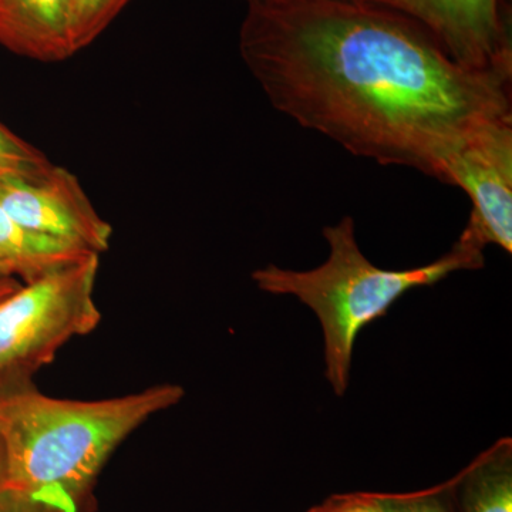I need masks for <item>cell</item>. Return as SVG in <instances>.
<instances>
[{"label": "cell", "mask_w": 512, "mask_h": 512, "mask_svg": "<svg viewBox=\"0 0 512 512\" xmlns=\"http://www.w3.org/2000/svg\"><path fill=\"white\" fill-rule=\"evenodd\" d=\"M239 50L276 110L440 183L481 127L512 119V72L461 66L419 23L366 0L248 5Z\"/></svg>", "instance_id": "cell-1"}, {"label": "cell", "mask_w": 512, "mask_h": 512, "mask_svg": "<svg viewBox=\"0 0 512 512\" xmlns=\"http://www.w3.org/2000/svg\"><path fill=\"white\" fill-rule=\"evenodd\" d=\"M184 396L171 383L100 400L57 399L33 382L0 389L6 487L46 512H96L94 491L114 451Z\"/></svg>", "instance_id": "cell-2"}, {"label": "cell", "mask_w": 512, "mask_h": 512, "mask_svg": "<svg viewBox=\"0 0 512 512\" xmlns=\"http://www.w3.org/2000/svg\"><path fill=\"white\" fill-rule=\"evenodd\" d=\"M329 256L309 271L268 265L252 279L261 291L293 296L319 320L323 335L325 377L333 393L349 389L353 350L360 332L383 318L393 303L412 289L439 284L458 271H477L485 264V245L467 227L447 254L429 265L412 269H383L366 258L357 244L355 221L343 217L323 228Z\"/></svg>", "instance_id": "cell-3"}, {"label": "cell", "mask_w": 512, "mask_h": 512, "mask_svg": "<svg viewBox=\"0 0 512 512\" xmlns=\"http://www.w3.org/2000/svg\"><path fill=\"white\" fill-rule=\"evenodd\" d=\"M97 275L99 255L0 299V389L33 382L70 340L96 330Z\"/></svg>", "instance_id": "cell-4"}, {"label": "cell", "mask_w": 512, "mask_h": 512, "mask_svg": "<svg viewBox=\"0 0 512 512\" xmlns=\"http://www.w3.org/2000/svg\"><path fill=\"white\" fill-rule=\"evenodd\" d=\"M0 208L13 220L100 255L113 227L96 211L79 180L52 164L42 173L0 175Z\"/></svg>", "instance_id": "cell-5"}, {"label": "cell", "mask_w": 512, "mask_h": 512, "mask_svg": "<svg viewBox=\"0 0 512 512\" xmlns=\"http://www.w3.org/2000/svg\"><path fill=\"white\" fill-rule=\"evenodd\" d=\"M419 23L454 62L483 72H512L505 0H366Z\"/></svg>", "instance_id": "cell-6"}, {"label": "cell", "mask_w": 512, "mask_h": 512, "mask_svg": "<svg viewBox=\"0 0 512 512\" xmlns=\"http://www.w3.org/2000/svg\"><path fill=\"white\" fill-rule=\"evenodd\" d=\"M444 184L470 197L471 229L487 245L512 252V119L481 127L447 165Z\"/></svg>", "instance_id": "cell-7"}, {"label": "cell", "mask_w": 512, "mask_h": 512, "mask_svg": "<svg viewBox=\"0 0 512 512\" xmlns=\"http://www.w3.org/2000/svg\"><path fill=\"white\" fill-rule=\"evenodd\" d=\"M73 0H0V46L39 62L73 56Z\"/></svg>", "instance_id": "cell-8"}, {"label": "cell", "mask_w": 512, "mask_h": 512, "mask_svg": "<svg viewBox=\"0 0 512 512\" xmlns=\"http://www.w3.org/2000/svg\"><path fill=\"white\" fill-rule=\"evenodd\" d=\"M96 255L72 242L25 227L0 208V265L23 285Z\"/></svg>", "instance_id": "cell-9"}, {"label": "cell", "mask_w": 512, "mask_h": 512, "mask_svg": "<svg viewBox=\"0 0 512 512\" xmlns=\"http://www.w3.org/2000/svg\"><path fill=\"white\" fill-rule=\"evenodd\" d=\"M453 481L457 512H512V440L495 441Z\"/></svg>", "instance_id": "cell-10"}, {"label": "cell", "mask_w": 512, "mask_h": 512, "mask_svg": "<svg viewBox=\"0 0 512 512\" xmlns=\"http://www.w3.org/2000/svg\"><path fill=\"white\" fill-rule=\"evenodd\" d=\"M312 512H457L453 478L413 493H348L329 497Z\"/></svg>", "instance_id": "cell-11"}, {"label": "cell", "mask_w": 512, "mask_h": 512, "mask_svg": "<svg viewBox=\"0 0 512 512\" xmlns=\"http://www.w3.org/2000/svg\"><path fill=\"white\" fill-rule=\"evenodd\" d=\"M130 0H73L72 49L74 55L93 43Z\"/></svg>", "instance_id": "cell-12"}, {"label": "cell", "mask_w": 512, "mask_h": 512, "mask_svg": "<svg viewBox=\"0 0 512 512\" xmlns=\"http://www.w3.org/2000/svg\"><path fill=\"white\" fill-rule=\"evenodd\" d=\"M50 164L37 148L0 123V173L33 175L46 170Z\"/></svg>", "instance_id": "cell-13"}, {"label": "cell", "mask_w": 512, "mask_h": 512, "mask_svg": "<svg viewBox=\"0 0 512 512\" xmlns=\"http://www.w3.org/2000/svg\"><path fill=\"white\" fill-rule=\"evenodd\" d=\"M0 512H46L25 494L5 487L0 491Z\"/></svg>", "instance_id": "cell-14"}, {"label": "cell", "mask_w": 512, "mask_h": 512, "mask_svg": "<svg viewBox=\"0 0 512 512\" xmlns=\"http://www.w3.org/2000/svg\"><path fill=\"white\" fill-rule=\"evenodd\" d=\"M22 285V282L13 278V276L0 274V299L6 298L10 293L18 291Z\"/></svg>", "instance_id": "cell-15"}, {"label": "cell", "mask_w": 512, "mask_h": 512, "mask_svg": "<svg viewBox=\"0 0 512 512\" xmlns=\"http://www.w3.org/2000/svg\"><path fill=\"white\" fill-rule=\"evenodd\" d=\"M6 487L5 456H3L2 444H0V491Z\"/></svg>", "instance_id": "cell-16"}, {"label": "cell", "mask_w": 512, "mask_h": 512, "mask_svg": "<svg viewBox=\"0 0 512 512\" xmlns=\"http://www.w3.org/2000/svg\"><path fill=\"white\" fill-rule=\"evenodd\" d=\"M247 5H254V3L272 2V0H245Z\"/></svg>", "instance_id": "cell-17"}, {"label": "cell", "mask_w": 512, "mask_h": 512, "mask_svg": "<svg viewBox=\"0 0 512 512\" xmlns=\"http://www.w3.org/2000/svg\"><path fill=\"white\" fill-rule=\"evenodd\" d=\"M0 274L10 276V275L8 274V272H6V269H5V268H3V266H2V265H0Z\"/></svg>", "instance_id": "cell-18"}, {"label": "cell", "mask_w": 512, "mask_h": 512, "mask_svg": "<svg viewBox=\"0 0 512 512\" xmlns=\"http://www.w3.org/2000/svg\"><path fill=\"white\" fill-rule=\"evenodd\" d=\"M306 512H312V510L306 511Z\"/></svg>", "instance_id": "cell-19"}, {"label": "cell", "mask_w": 512, "mask_h": 512, "mask_svg": "<svg viewBox=\"0 0 512 512\" xmlns=\"http://www.w3.org/2000/svg\"><path fill=\"white\" fill-rule=\"evenodd\" d=\"M2 174H6V173H0V175H2Z\"/></svg>", "instance_id": "cell-20"}]
</instances>
